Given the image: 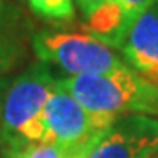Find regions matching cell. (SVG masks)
I'll return each mask as SVG.
<instances>
[{
  "label": "cell",
  "mask_w": 158,
  "mask_h": 158,
  "mask_svg": "<svg viewBox=\"0 0 158 158\" xmlns=\"http://www.w3.org/2000/svg\"><path fill=\"white\" fill-rule=\"evenodd\" d=\"M116 119L83 107L56 81L44 107L46 142L62 149L67 158H86Z\"/></svg>",
  "instance_id": "cell-3"
},
{
  "label": "cell",
  "mask_w": 158,
  "mask_h": 158,
  "mask_svg": "<svg viewBox=\"0 0 158 158\" xmlns=\"http://www.w3.org/2000/svg\"><path fill=\"white\" fill-rule=\"evenodd\" d=\"M32 46L42 63H53L67 76L106 74L127 67L113 48L81 32L40 30L34 35Z\"/></svg>",
  "instance_id": "cell-4"
},
{
  "label": "cell",
  "mask_w": 158,
  "mask_h": 158,
  "mask_svg": "<svg viewBox=\"0 0 158 158\" xmlns=\"http://www.w3.org/2000/svg\"><path fill=\"white\" fill-rule=\"evenodd\" d=\"M32 12L53 23L72 21L76 14L74 0H27Z\"/></svg>",
  "instance_id": "cell-7"
},
{
  "label": "cell",
  "mask_w": 158,
  "mask_h": 158,
  "mask_svg": "<svg viewBox=\"0 0 158 158\" xmlns=\"http://www.w3.org/2000/svg\"><path fill=\"white\" fill-rule=\"evenodd\" d=\"M119 51L123 62L158 90V0L137 18Z\"/></svg>",
  "instance_id": "cell-6"
},
{
  "label": "cell",
  "mask_w": 158,
  "mask_h": 158,
  "mask_svg": "<svg viewBox=\"0 0 158 158\" xmlns=\"http://www.w3.org/2000/svg\"><path fill=\"white\" fill-rule=\"evenodd\" d=\"M111 2L123 12L125 19L128 21L130 27H134L137 18L141 16L146 9H149L156 0H111Z\"/></svg>",
  "instance_id": "cell-8"
},
{
  "label": "cell",
  "mask_w": 158,
  "mask_h": 158,
  "mask_svg": "<svg viewBox=\"0 0 158 158\" xmlns=\"http://www.w3.org/2000/svg\"><path fill=\"white\" fill-rule=\"evenodd\" d=\"M14 158H67L62 149L53 146L49 142H40L32 146L23 148L19 153L14 155Z\"/></svg>",
  "instance_id": "cell-9"
},
{
  "label": "cell",
  "mask_w": 158,
  "mask_h": 158,
  "mask_svg": "<svg viewBox=\"0 0 158 158\" xmlns=\"http://www.w3.org/2000/svg\"><path fill=\"white\" fill-rule=\"evenodd\" d=\"M158 153V118L119 116L86 158H151Z\"/></svg>",
  "instance_id": "cell-5"
},
{
  "label": "cell",
  "mask_w": 158,
  "mask_h": 158,
  "mask_svg": "<svg viewBox=\"0 0 158 158\" xmlns=\"http://www.w3.org/2000/svg\"><path fill=\"white\" fill-rule=\"evenodd\" d=\"M7 27H9V7L4 0H0V62H4L9 55L7 42Z\"/></svg>",
  "instance_id": "cell-10"
},
{
  "label": "cell",
  "mask_w": 158,
  "mask_h": 158,
  "mask_svg": "<svg viewBox=\"0 0 158 158\" xmlns=\"http://www.w3.org/2000/svg\"><path fill=\"white\" fill-rule=\"evenodd\" d=\"M58 79L44 63L14 79L0 109V135L14 156L23 148L46 142L44 107Z\"/></svg>",
  "instance_id": "cell-2"
},
{
  "label": "cell",
  "mask_w": 158,
  "mask_h": 158,
  "mask_svg": "<svg viewBox=\"0 0 158 158\" xmlns=\"http://www.w3.org/2000/svg\"><path fill=\"white\" fill-rule=\"evenodd\" d=\"M106 2H107V0H76V4H77L79 11H81V14H83L85 19L88 16H91L97 9H100Z\"/></svg>",
  "instance_id": "cell-11"
},
{
  "label": "cell",
  "mask_w": 158,
  "mask_h": 158,
  "mask_svg": "<svg viewBox=\"0 0 158 158\" xmlns=\"http://www.w3.org/2000/svg\"><path fill=\"white\" fill-rule=\"evenodd\" d=\"M151 158H158V153H156V155H153V156Z\"/></svg>",
  "instance_id": "cell-12"
},
{
  "label": "cell",
  "mask_w": 158,
  "mask_h": 158,
  "mask_svg": "<svg viewBox=\"0 0 158 158\" xmlns=\"http://www.w3.org/2000/svg\"><path fill=\"white\" fill-rule=\"evenodd\" d=\"M58 85L91 113L106 116L146 114L158 118V90L127 65L106 74L67 76Z\"/></svg>",
  "instance_id": "cell-1"
}]
</instances>
